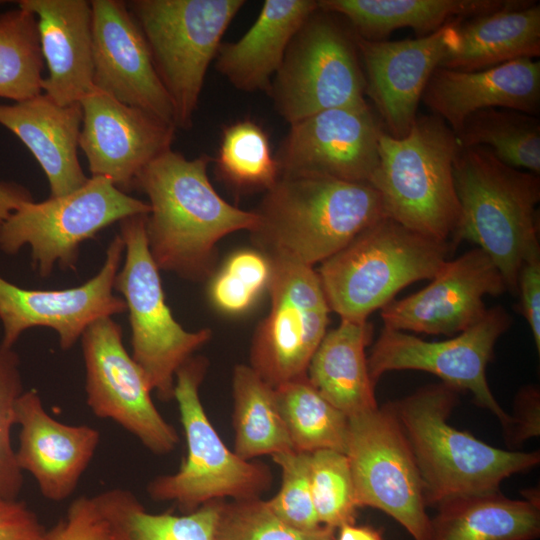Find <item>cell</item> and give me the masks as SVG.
Returning <instances> with one entry per match:
<instances>
[{
    "instance_id": "cell-35",
    "label": "cell",
    "mask_w": 540,
    "mask_h": 540,
    "mask_svg": "<svg viewBox=\"0 0 540 540\" xmlns=\"http://www.w3.org/2000/svg\"><path fill=\"white\" fill-rule=\"evenodd\" d=\"M43 68L35 15L20 7L0 14V97L21 102L41 94Z\"/></svg>"
},
{
    "instance_id": "cell-4",
    "label": "cell",
    "mask_w": 540,
    "mask_h": 540,
    "mask_svg": "<svg viewBox=\"0 0 540 540\" xmlns=\"http://www.w3.org/2000/svg\"><path fill=\"white\" fill-rule=\"evenodd\" d=\"M458 392L441 382L389 404L412 450L426 505L499 491L504 479L540 461L539 452L496 448L451 426Z\"/></svg>"
},
{
    "instance_id": "cell-44",
    "label": "cell",
    "mask_w": 540,
    "mask_h": 540,
    "mask_svg": "<svg viewBox=\"0 0 540 540\" xmlns=\"http://www.w3.org/2000/svg\"><path fill=\"white\" fill-rule=\"evenodd\" d=\"M517 294L520 311L528 323L537 348L540 351V252L529 256L522 264L518 280Z\"/></svg>"
},
{
    "instance_id": "cell-16",
    "label": "cell",
    "mask_w": 540,
    "mask_h": 540,
    "mask_svg": "<svg viewBox=\"0 0 540 540\" xmlns=\"http://www.w3.org/2000/svg\"><path fill=\"white\" fill-rule=\"evenodd\" d=\"M383 125L366 100L327 109L290 125L277 154L280 174H313L370 183Z\"/></svg>"
},
{
    "instance_id": "cell-41",
    "label": "cell",
    "mask_w": 540,
    "mask_h": 540,
    "mask_svg": "<svg viewBox=\"0 0 540 540\" xmlns=\"http://www.w3.org/2000/svg\"><path fill=\"white\" fill-rule=\"evenodd\" d=\"M24 391L19 356L0 341V499H18L23 488L11 432L16 425V404Z\"/></svg>"
},
{
    "instance_id": "cell-24",
    "label": "cell",
    "mask_w": 540,
    "mask_h": 540,
    "mask_svg": "<svg viewBox=\"0 0 540 540\" xmlns=\"http://www.w3.org/2000/svg\"><path fill=\"white\" fill-rule=\"evenodd\" d=\"M37 20L48 68L42 93L59 105L80 101L93 89L92 10L85 0H20Z\"/></svg>"
},
{
    "instance_id": "cell-47",
    "label": "cell",
    "mask_w": 540,
    "mask_h": 540,
    "mask_svg": "<svg viewBox=\"0 0 540 540\" xmlns=\"http://www.w3.org/2000/svg\"><path fill=\"white\" fill-rule=\"evenodd\" d=\"M0 3H3L2 1H0Z\"/></svg>"
},
{
    "instance_id": "cell-33",
    "label": "cell",
    "mask_w": 540,
    "mask_h": 540,
    "mask_svg": "<svg viewBox=\"0 0 540 540\" xmlns=\"http://www.w3.org/2000/svg\"><path fill=\"white\" fill-rule=\"evenodd\" d=\"M275 393L293 450L346 453L348 417L312 386L307 375L276 387Z\"/></svg>"
},
{
    "instance_id": "cell-34",
    "label": "cell",
    "mask_w": 540,
    "mask_h": 540,
    "mask_svg": "<svg viewBox=\"0 0 540 540\" xmlns=\"http://www.w3.org/2000/svg\"><path fill=\"white\" fill-rule=\"evenodd\" d=\"M455 135L462 148L484 146L511 167L540 172V121L536 116L488 108L471 114Z\"/></svg>"
},
{
    "instance_id": "cell-18",
    "label": "cell",
    "mask_w": 540,
    "mask_h": 540,
    "mask_svg": "<svg viewBox=\"0 0 540 540\" xmlns=\"http://www.w3.org/2000/svg\"><path fill=\"white\" fill-rule=\"evenodd\" d=\"M459 20L427 36L401 41H372L354 33L365 93L390 136L400 139L411 130L431 75L459 48Z\"/></svg>"
},
{
    "instance_id": "cell-3",
    "label": "cell",
    "mask_w": 540,
    "mask_h": 540,
    "mask_svg": "<svg viewBox=\"0 0 540 540\" xmlns=\"http://www.w3.org/2000/svg\"><path fill=\"white\" fill-rule=\"evenodd\" d=\"M460 214L451 242L469 241L499 269L517 295L523 262L540 252L539 174L511 167L487 147L460 148L453 164Z\"/></svg>"
},
{
    "instance_id": "cell-14",
    "label": "cell",
    "mask_w": 540,
    "mask_h": 540,
    "mask_svg": "<svg viewBox=\"0 0 540 540\" xmlns=\"http://www.w3.org/2000/svg\"><path fill=\"white\" fill-rule=\"evenodd\" d=\"M511 324L512 318L505 308L494 306L476 324L443 341H425L384 326L367 357L370 380L375 387L381 376L390 371L429 372L458 391L470 392L475 402L490 410L508 430L513 418L493 396L486 368L498 339Z\"/></svg>"
},
{
    "instance_id": "cell-9",
    "label": "cell",
    "mask_w": 540,
    "mask_h": 540,
    "mask_svg": "<svg viewBox=\"0 0 540 540\" xmlns=\"http://www.w3.org/2000/svg\"><path fill=\"white\" fill-rule=\"evenodd\" d=\"M148 214L121 220L125 261L119 269L114 290L121 293L129 312L132 358L162 401L174 399L175 375L195 351L206 344L208 328L189 332L173 317L165 301L159 269L147 243Z\"/></svg>"
},
{
    "instance_id": "cell-6",
    "label": "cell",
    "mask_w": 540,
    "mask_h": 540,
    "mask_svg": "<svg viewBox=\"0 0 540 540\" xmlns=\"http://www.w3.org/2000/svg\"><path fill=\"white\" fill-rule=\"evenodd\" d=\"M460 148L455 133L435 115L417 116L400 139L383 130L370 184L380 195L386 217L451 242L460 214L453 177Z\"/></svg>"
},
{
    "instance_id": "cell-22",
    "label": "cell",
    "mask_w": 540,
    "mask_h": 540,
    "mask_svg": "<svg viewBox=\"0 0 540 540\" xmlns=\"http://www.w3.org/2000/svg\"><path fill=\"white\" fill-rule=\"evenodd\" d=\"M16 424L20 426L15 449L19 468L33 476L46 499L59 502L70 497L94 457L100 432L56 420L33 389L17 401Z\"/></svg>"
},
{
    "instance_id": "cell-36",
    "label": "cell",
    "mask_w": 540,
    "mask_h": 540,
    "mask_svg": "<svg viewBox=\"0 0 540 540\" xmlns=\"http://www.w3.org/2000/svg\"><path fill=\"white\" fill-rule=\"evenodd\" d=\"M220 175L238 188H271L280 176L266 132L251 120L226 126L216 158Z\"/></svg>"
},
{
    "instance_id": "cell-30",
    "label": "cell",
    "mask_w": 540,
    "mask_h": 540,
    "mask_svg": "<svg viewBox=\"0 0 540 540\" xmlns=\"http://www.w3.org/2000/svg\"><path fill=\"white\" fill-rule=\"evenodd\" d=\"M429 540H533L540 534L539 503L499 491L455 498L437 507Z\"/></svg>"
},
{
    "instance_id": "cell-26",
    "label": "cell",
    "mask_w": 540,
    "mask_h": 540,
    "mask_svg": "<svg viewBox=\"0 0 540 540\" xmlns=\"http://www.w3.org/2000/svg\"><path fill=\"white\" fill-rule=\"evenodd\" d=\"M318 7L315 0H266L239 40L220 45L216 69L241 91L269 92L289 44Z\"/></svg>"
},
{
    "instance_id": "cell-8",
    "label": "cell",
    "mask_w": 540,
    "mask_h": 540,
    "mask_svg": "<svg viewBox=\"0 0 540 540\" xmlns=\"http://www.w3.org/2000/svg\"><path fill=\"white\" fill-rule=\"evenodd\" d=\"M174 108L176 128L193 122L208 67L243 0L126 2Z\"/></svg>"
},
{
    "instance_id": "cell-13",
    "label": "cell",
    "mask_w": 540,
    "mask_h": 540,
    "mask_svg": "<svg viewBox=\"0 0 540 540\" xmlns=\"http://www.w3.org/2000/svg\"><path fill=\"white\" fill-rule=\"evenodd\" d=\"M269 259L271 307L255 330L250 367L276 388L306 376L310 360L327 332L331 310L312 266L283 258Z\"/></svg>"
},
{
    "instance_id": "cell-29",
    "label": "cell",
    "mask_w": 540,
    "mask_h": 540,
    "mask_svg": "<svg viewBox=\"0 0 540 540\" xmlns=\"http://www.w3.org/2000/svg\"><path fill=\"white\" fill-rule=\"evenodd\" d=\"M517 0H320L321 9L348 20L352 31L367 40H384L400 28L427 36L457 19L491 13Z\"/></svg>"
},
{
    "instance_id": "cell-27",
    "label": "cell",
    "mask_w": 540,
    "mask_h": 540,
    "mask_svg": "<svg viewBox=\"0 0 540 540\" xmlns=\"http://www.w3.org/2000/svg\"><path fill=\"white\" fill-rule=\"evenodd\" d=\"M459 48L439 67L478 71L520 58L540 55V5L517 0L513 5L461 19L457 25Z\"/></svg>"
},
{
    "instance_id": "cell-46",
    "label": "cell",
    "mask_w": 540,
    "mask_h": 540,
    "mask_svg": "<svg viewBox=\"0 0 540 540\" xmlns=\"http://www.w3.org/2000/svg\"><path fill=\"white\" fill-rule=\"evenodd\" d=\"M336 540H384L381 532L371 526L344 524L338 528Z\"/></svg>"
},
{
    "instance_id": "cell-25",
    "label": "cell",
    "mask_w": 540,
    "mask_h": 540,
    "mask_svg": "<svg viewBox=\"0 0 540 540\" xmlns=\"http://www.w3.org/2000/svg\"><path fill=\"white\" fill-rule=\"evenodd\" d=\"M0 124L13 132L38 161L47 176L50 197L69 194L88 181L77 155L80 103L62 106L41 93L12 105H0Z\"/></svg>"
},
{
    "instance_id": "cell-17",
    "label": "cell",
    "mask_w": 540,
    "mask_h": 540,
    "mask_svg": "<svg viewBox=\"0 0 540 540\" xmlns=\"http://www.w3.org/2000/svg\"><path fill=\"white\" fill-rule=\"evenodd\" d=\"M124 249L121 236L115 235L99 272L77 287L25 289L0 276L3 346L12 348L27 329L47 327L57 333L60 347L68 350L93 322L125 312V301L113 293Z\"/></svg>"
},
{
    "instance_id": "cell-1",
    "label": "cell",
    "mask_w": 540,
    "mask_h": 540,
    "mask_svg": "<svg viewBox=\"0 0 540 540\" xmlns=\"http://www.w3.org/2000/svg\"><path fill=\"white\" fill-rule=\"evenodd\" d=\"M210 160L207 155L188 160L169 149L146 165L134 183L149 199L145 231L155 264L192 281L215 273L222 238L251 232L258 224L255 211L233 206L217 193L207 174Z\"/></svg>"
},
{
    "instance_id": "cell-10",
    "label": "cell",
    "mask_w": 540,
    "mask_h": 540,
    "mask_svg": "<svg viewBox=\"0 0 540 540\" xmlns=\"http://www.w3.org/2000/svg\"><path fill=\"white\" fill-rule=\"evenodd\" d=\"M149 212L147 202L104 176H92L69 194L21 203L0 228V250L13 255L29 245L34 268L47 278L55 265L75 269L82 242L115 222Z\"/></svg>"
},
{
    "instance_id": "cell-45",
    "label": "cell",
    "mask_w": 540,
    "mask_h": 540,
    "mask_svg": "<svg viewBox=\"0 0 540 540\" xmlns=\"http://www.w3.org/2000/svg\"><path fill=\"white\" fill-rule=\"evenodd\" d=\"M33 200L30 192L14 183H0V228L23 202Z\"/></svg>"
},
{
    "instance_id": "cell-5",
    "label": "cell",
    "mask_w": 540,
    "mask_h": 540,
    "mask_svg": "<svg viewBox=\"0 0 540 540\" xmlns=\"http://www.w3.org/2000/svg\"><path fill=\"white\" fill-rule=\"evenodd\" d=\"M455 246L383 217L320 264L327 303L340 318L367 321L408 285L431 280Z\"/></svg>"
},
{
    "instance_id": "cell-23",
    "label": "cell",
    "mask_w": 540,
    "mask_h": 540,
    "mask_svg": "<svg viewBox=\"0 0 540 540\" xmlns=\"http://www.w3.org/2000/svg\"><path fill=\"white\" fill-rule=\"evenodd\" d=\"M421 100L455 134L471 114L488 108L512 109L537 116L540 62L520 58L478 71L438 67Z\"/></svg>"
},
{
    "instance_id": "cell-38",
    "label": "cell",
    "mask_w": 540,
    "mask_h": 540,
    "mask_svg": "<svg viewBox=\"0 0 540 540\" xmlns=\"http://www.w3.org/2000/svg\"><path fill=\"white\" fill-rule=\"evenodd\" d=\"M310 486L314 508L322 526L338 529L355 523L354 486L347 456L317 450L310 456Z\"/></svg>"
},
{
    "instance_id": "cell-15",
    "label": "cell",
    "mask_w": 540,
    "mask_h": 540,
    "mask_svg": "<svg viewBox=\"0 0 540 540\" xmlns=\"http://www.w3.org/2000/svg\"><path fill=\"white\" fill-rule=\"evenodd\" d=\"M80 339L86 402L94 415L116 422L156 455L172 452L178 433L155 407L144 372L123 345L120 325L100 318Z\"/></svg>"
},
{
    "instance_id": "cell-31",
    "label": "cell",
    "mask_w": 540,
    "mask_h": 540,
    "mask_svg": "<svg viewBox=\"0 0 540 540\" xmlns=\"http://www.w3.org/2000/svg\"><path fill=\"white\" fill-rule=\"evenodd\" d=\"M114 540H214L223 500L183 515L148 512L129 490L113 488L93 496Z\"/></svg>"
},
{
    "instance_id": "cell-19",
    "label": "cell",
    "mask_w": 540,
    "mask_h": 540,
    "mask_svg": "<svg viewBox=\"0 0 540 540\" xmlns=\"http://www.w3.org/2000/svg\"><path fill=\"white\" fill-rule=\"evenodd\" d=\"M503 277L478 247L448 260L423 289L381 309L384 326L414 333L453 336L486 313V296L506 292Z\"/></svg>"
},
{
    "instance_id": "cell-28",
    "label": "cell",
    "mask_w": 540,
    "mask_h": 540,
    "mask_svg": "<svg viewBox=\"0 0 540 540\" xmlns=\"http://www.w3.org/2000/svg\"><path fill=\"white\" fill-rule=\"evenodd\" d=\"M372 333L368 321L341 318L326 332L307 368L312 386L347 417L378 406L365 354Z\"/></svg>"
},
{
    "instance_id": "cell-2",
    "label": "cell",
    "mask_w": 540,
    "mask_h": 540,
    "mask_svg": "<svg viewBox=\"0 0 540 540\" xmlns=\"http://www.w3.org/2000/svg\"><path fill=\"white\" fill-rule=\"evenodd\" d=\"M255 212L250 235L259 251L312 267L386 216L370 183L313 174H280Z\"/></svg>"
},
{
    "instance_id": "cell-37",
    "label": "cell",
    "mask_w": 540,
    "mask_h": 540,
    "mask_svg": "<svg viewBox=\"0 0 540 540\" xmlns=\"http://www.w3.org/2000/svg\"><path fill=\"white\" fill-rule=\"evenodd\" d=\"M272 262L259 250H240L229 256L210 278V301L223 313L246 312L268 290Z\"/></svg>"
},
{
    "instance_id": "cell-12",
    "label": "cell",
    "mask_w": 540,
    "mask_h": 540,
    "mask_svg": "<svg viewBox=\"0 0 540 540\" xmlns=\"http://www.w3.org/2000/svg\"><path fill=\"white\" fill-rule=\"evenodd\" d=\"M347 456L357 507L379 509L414 540H429L423 484L390 405L348 417Z\"/></svg>"
},
{
    "instance_id": "cell-39",
    "label": "cell",
    "mask_w": 540,
    "mask_h": 540,
    "mask_svg": "<svg viewBox=\"0 0 540 540\" xmlns=\"http://www.w3.org/2000/svg\"><path fill=\"white\" fill-rule=\"evenodd\" d=\"M335 530L295 529L279 519L261 498L223 500L214 540H335Z\"/></svg>"
},
{
    "instance_id": "cell-20",
    "label": "cell",
    "mask_w": 540,
    "mask_h": 540,
    "mask_svg": "<svg viewBox=\"0 0 540 540\" xmlns=\"http://www.w3.org/2000/svg\"><path fill=\"white\" fill-rule=\"evenodd\" d=\"M90 3L93 87L175 126L172 101L127 3L120 0Z\"/></svg>"
},
{
    "instance_id": "cell-43",
    "label": "cell",
    "mask_w": 540,
    "mask_h": 540,
    "mask_svg": "<svg viewBox=\"0 0 540 540\" xmlns=\"http://www.w3.org/2000/svg\"><path fill=\"white\" fill-rule=\"evenodd\" d=\"M47 528L19 499H0V540H45Z\"/></svg>"
},
{
    "instance_id": "cell-40",
    "label": "cell",
    "mask_w": 540,
    "mask_h": 540,
    "mask_svg": "<svg viewBox=\"0 0 540 540\" xmlns=\"http://www.w3.org/2000/svg\"><path fill=\"white\" fill-rule=\"evenodd\" d=\"M311 453L295 450L272 455L273 461L281 468L282 482L277 494L267 504L272 512L289 526L314 531L320 524L311 494L310 486Z\"/></svg>"
},
{
    "instance_id": "cell-32",
    "label": "cell",
    "mask_w": 540,
    "mask_h": 540,
    "mask_svg": "<svg viewBox=\"0 0 540 540\" xmlns=\"http://www.w3.org/2000/svg\"><path fill=\"white\" fill-rule=\"evenodd\" d=\"M234 453L243 460L293 450L275 388L250 365L235 366L232 377Z\"/></svg>"
},
{
    "instance_id": "cell-7",
    "label": "cell",
    "mask_w": 540,
    "mask_h": 540,
    "mask_svg": "<svg viewBox=\"0 0 540 540\" xmlns=\"http://www.w3.org/2000/svg\"><path fill=\"white\" fill-rule=\"evenodd\" d=\"M207 360L193 356L176 372L174 399L187 444L179 469L154 478L147 485L156 501H172L183 514L214 500L260 498L272 485L270 468L238 457L219 437L200 400L199 387Z\"/></svg>"
},
{
    "instance_id": "cell-21",
    "label": "cell",
    "mask_w": 540,
    "mask_h": 540,
    "mask_svg": "<svg viewBox=\"0 0 540 540\" xmlns=\"http://www.w3.org/2000/svg\"><path fill=\"white\" fill-rule=\"evenodd\" d=\"M80 105L79 147L92 176L110 179L125 193L146 165L171 149L176 127L142 109L94 87Z\"/></svg>"
},
{
    "instance_id": "cell-11",
    "label": "cell",
    "mask_w": 540,
    "mask_h": 540,
    "mask_svg": "<svg viewBox=\"0 0 540 540\" xmlns=\"http://www.w3.org/2000/svg\"><path fill=\"white\" fill-rule=\"evenodd\" d=\"M319 6V5H318ZM355 34L318 7L292 39L270 88L290 125L315 113L365 100Z\"/></svg>"
},
{
    "instance_id": "cell-42",
    "label": "cell",
    "mask_w": 540,
    "mask_h": 540,
    "mask_svg": "<svg viewBox=\"0 0 540 540\" xmlns=\"http://www.w3.org/2000/svg\"><path fill=\"white\" fill-rule=\"evenodd\" d=\"M45 540H114L93 497L80 496L69 506L66 515L51 529Z\"/></svg>"
}]
</instances>
